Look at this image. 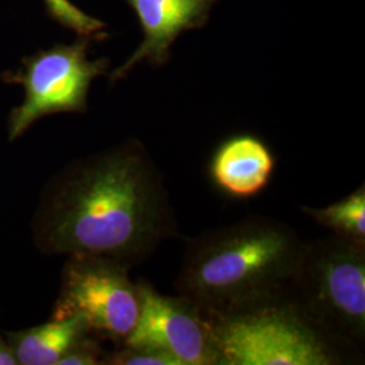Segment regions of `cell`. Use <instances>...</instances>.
I'll return each instance as SVG.
<instances>
[{
  "mask_svg": "<svg viewBox=\"0 0 365 365\" xmlns=\"http://www.w3.org/2000/svg\"><path fill=\"white\" fill-rule=\"evenodd\" d=\"M288 298L345 351L365 341V244L339 235L303 242Z\"/></svg>",
  "mask_w": 365,
  "mask_h": 365,
  "instance_id": "3",
  "label": "cell"
},
{
  "mask_svg": "<svg viewBox=\"0 0 365 365\" xmlns=\"http://www.w3.org/2000/svg\"><path fill=\"white\" fill-rule=\"evenodd\" d=\"M90 327L78 315L53 319L52 322L10 334L18 364L57 365L58 360L80 339L87 337Z\"/></svg>",
  "mask_w": 365,
  "mask_h": 365,
  "instance_id": "10",
  "label": "cell"
},
{
  "mask_svg": "<svg viewBox=\"0 0 365 365\" xmlns=\"http://www.w3.org/2000/svg\"><path fill=\"white\" fill-rule=\"evenodd\" d=\"M90 38L57 45L29 58L19 81L25 101L10 118V140L24 134L38 118L54 113H80L87 107L91 83L105 75L108 60H90Z\"/></svg>",
  "mask_w": 365,
  "mask_h": 365,
  "instance_id": "6",
  "label": "cell"
},
{
  "mask_svg": "<svg viewBox=\"0 0 365 365\" xmlns=\"http://www.w3.org/2000/svg\"><path fill=\"white\" fill-rule=\"evenodd\" d=\"M16 357L11 345L3 342L0 339V365H16Z\"/></svg>",
  "mask_w": 365,
  "mask_h": 365,
  "instance_id": "15",
  "label": "cell"
},
{
  "mask_svg": "<svg viewBox=\"0 0 365 365\" xmlns=\"http://www.w3.org/2000/svg\"><path fill=\"white\" fill-rule=\"evenodd\" d=\"M129 267L105 257L72 256L66 264L54 318L78 315L90 330L125 342L141 312L138 284Z\"/></svg>",
  "mask_w": 365,
  "mask_h": 365,
  "instance_id": "5",
  "label": "cell"
},
{
  "mask_svg": "<svg viewBox=\"0 0 365 365\" xmlns=\"http://www.w3.org/2000/svg\"><path fill=\"white\" fill-rule=\"evenodd\" d=\"M99 346L87 337L80 339L58 360L57 365L102 364L99 359Z\"/></svg>",
  "mask_w": 365,
  "mask_h": 365,
  "instance_id": "14",
  "label": "cell"
},
{
  "mask_svg": "<svg viewBox=\"0 0 365 365\" xmlns=\"http://www.w3.org/2000/svg\"><path fill=\"white\" fill-rule=\"evenodd\" d=\"M141 312L123 345H149L170 353L180 365H222L209 317L182 295L160 294L146 280L138 283Z\"/></svg>",
  "mask_w": 365,
  "mask_h": 365,
  "instance_id": "7",
  "label": "cell"
},
{
  "mask_svg": "<svg viewBox=\"0 0 365 365\" xmlns=\"http://www.w3.org/2000/svg\"><path fill=\"white\" fill-rule=\"evenodd\" d=\"M302 211L318 225L330 229L345 240L365 244V185L361 184L351 195L339 202L315 209L303 206Z\"/></svg>",
  "mask_w": 365,
  "mask_h": 365,
  "instance_id": "11",
  "label": "cell"
},
{
  "mask_svg": "<svg viewBox=\"0 0 365 365\" xmlns=\"http://www.w3.org/2000/svg\"><path fill=\"white\" fill-rule=\"evenodd\" d=\"M105 363L113 365H180L170 353L149 345H125L122 351L110 356Z\"/></svg>",
  "mask_w": 365,
  "mask_h": 365,
  "instance_id": "13",
  "label": "cell"
},
{
  "mask_svg": "<svg viewBox=\"0 0 365 365\" xmlns=\"http://www.w3.org/2000/svg\"><path fill=\"white\" fill-rule=\"evenodd\" d=\"M175 235L178 221L164 176L135 140L71 165L54 184L41 225L48 252L126 267Z\"/></svg>",
  "mask_w": 365,
  "mask_h": 365,
  "instance_id": "1",
  "label": "cell"
},
{
  "mask_svg": "<svg viewBox=\"0 0 365 365\" xmlns=\"http://www.w3.org/2000/svg\"><path fill=\"white\" fill-rule=\"evenodd\" d=\"M276 160L267 144L253 134L225 140L210 163V176L226 195L249 199L271 182Z\"/></svg>",
  "mask_w": 365,
  "mask_h": 365,
  "instance_id": "9",
  "label": "cell"
},
{
  "mask_svg": "<svg viewBox=\"0 0 365 365\" xmlns=\"http://www.w3.org/2000/svg\"><path fill=\"white\" fill-rule=\"evenodd\" d=\"M53 16L66 27L76 30L80 34L90 37L103 29L102 21L87 15L75 7L69 0H45Z\"/></svg>",
  "mask_w": 365,
  "mask_h": 365,
  "instance_id": "12",
  "label": "cell"
},
{
  "mask_svg": "<svg viewBox=\"0 0 365 365\" xmlns=\"http://www.w3.org/2000/svg\"><path fill=\"white\" fill-rule=\"evenodd\" d=\"M303 242L294 227L249 217L192 238L176 282L207 315L232 313L286 292Z\"/></svg>",
  "mask_w": 365,
  "mask_h": 365,
  "instance_id": "2",
  "label": "cell"
},
{
  "mask_svg": "<svg viewBox=\"0 0 365 365\" xmlns=\"http://www.w3.org/2000/svg\"><path fill=\"white\" fill-rule=\"evenodd\" d=\"M207 317L222 365L344 363V348L317 327L286 292L232 313Z\"/></svg>",
  "mask_w": 365,
  "mask_h": 365,
  "instance_id": "4",
  "label": "cell"
},
{
  "mask_svg": "<svg viewBox=\"0 0 365 365\" xmlns=\"http://www.w3.org/2000/svg\"><path fill=\"white\" fill-rule=\"evenodd\" d=\"M135 11L144 39L135 52L111 73L113 81L126 78L141 61L165 66L170 48L184 31L205 26L218 0H126Z\"/></svg>",
  "mask_w": 365,
  "mask_h": 365,
  "instance_id": "8",
  "label": "cell"
}]
</instances>
